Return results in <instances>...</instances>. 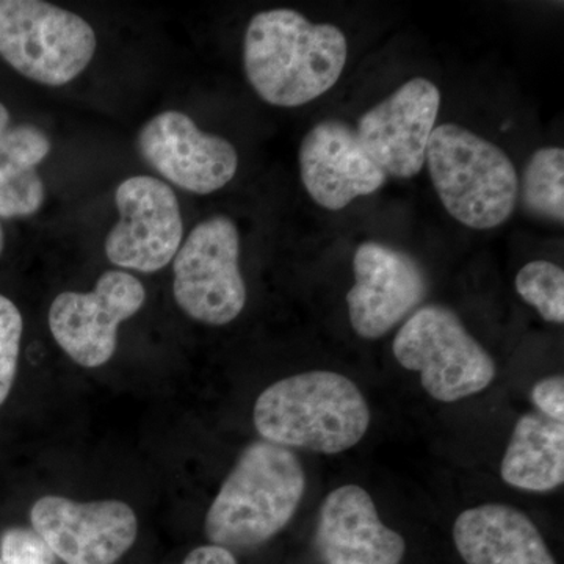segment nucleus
<instances>
[{
  "label": "nucleus",
  "instance_id": "18",
  "mask_svg": "<svg viewBox=\"0 0 564 564\" xmlns=\"http://www.w3.org/2000/svg\"><path fill=\"white\" fill-rule=\"evenodd\" d=\"M51 152L46 132L33 124L7 129L0 137V217H31L44 203L36 166Z\"/></svg>",
  "mask_w": 564,
  "mask_h": 564
},
{
  "label": "nucleus",
  "instance_id": "22",
  "mask_svg": "<svg viewBox=\"0 0 564 564\" xmlns=\"http://www.w3.org/2000/svg\"><path fill=\"white\" fill-rule=\"evenodd\" d=\"M2 564H57V556L33 529L10 527L0 536Z\"/></svg>",
  "mask_w": 564,
  "mask_h": 564
},
{
  "label": "nucleus",
  "instance_id": "3",
  "mask_svg": "<svg viewBox=\"0 0 564 564\" xmlns=\"http://www.w3.org/2000/svg\"><path fill=\"white\" fill-rule=\"evenodd\" d=\"M304 491L306 474L291 448L254 441L245 447L207 511V540L228 551L263 544L292 521Z\"/></svg>",
  "mask_w": 564,
  "mask_h": 564
},
{
  "label": "nucleus",
  "instance_id": "16",
  "mask_svg": "<svg viewBox=\"0 0 564 564\" xmlns=\"http://www.w3.org/2000/svg\"><path fill=\"white\" fill-rule=\"evenodd\" d=\"M454 541L467 564H556L536 525L510 505L463 511L454 525Z\"/></svg>",
  "mask_w": 564,
  "mask_h": 564
},
{
  "label": "nucleus",
  "instance_id": "27",
  "mask_svg": "<svg viewBox=\"0 0 564 564\" xmlns=\"http://www.w3.org/2000/svg\"><path fill=\"white\" fill-rule=\"evenodd\" d=\"M0 564H2V562H0Z\"/></svg>",
  "mask_w": 564,
  "mask_h": 564
},
{
  "label": "nucleus",
  "instance_id": "14",
  "mask_svg": "<svg viewBox=\"0 0 564 564\" xmlns=\"http://www.w3.org/2000/svg\"><path fill=\"white\" fill-rule=\"evenodd\" d=\"M299 161L304 188L326 210H343L359 196L380 191L388 180L356 129L339 120L315 124L304 135Z\"/></svg>",
  "mask_w": 564,
  "mask_h": 564
},
{
  "label": "nucleus",
  "instance_id": "6",
  "mask_svg": "<svg viewBox=\"0 0 564 564\" xmlns=\"http://www.w3.org/2000/svg\"><path fill=\"white\" fill-rule=\"evenodd\" d=\"M96 33L79 14L41 0H0V57L36 84L63 87L95 57Z\"/></svg>",
  "mask_w": 564,
  "mask_h": 564
},
{
  "label": "nucleus",
  "instance_id": "21",
  "mask_svg": "<svg viewBox=\"0 0 564 564\" xmlns=\"http://www.w3.org/2000/svg\"><path fill=\"white\" fill-rule=\"evenodd\" d=\"M22 328L24 323L17 304L0 295V406L6 403L17 378Z\"/></svg>",
  "mask_w": 564,
  "mask_h": 564
},
{
  "label": "nucleus",
  "instance_id": "1",
  "mask_svg": "<svg viewBox=\"0 0 564 564\" xmlns=\"http://www.w3.org/2000/svg\"><path fill=\"white\" fill-rule=\"evenodd\" d=\"M348 44L336 25L314 24L292 9L261 11L245 32L243 66L259 98L300 107L332 90L343 76Z\"/></svg>",
  "mask_w": 564,
  "mask_h": 564
},
{
  "label": "nucleus",
  "instance_id": "5",
  "mask_svg": "<svg viewBox=\"0 0 564 564\" xmlns=\"http://www.w3.org/2000/svg\"><path fill=\"white\" fill-rule=\"evenodd\" d=\"M403 369L421 375L423 391L455 403L485 391L497 375L496 362L470 336L451 307L430 304L415 311L392 345Z\"/></svg>",
  "mask_w": 564,
  "mask_h": 564
},
{
  "label": "nucleus",
  "instance_id": "20",
  "mask_svg": "<svg viewBox=\"0 0 564 564\" xmlns=\"http://www.w3.org/2000/svg\"><path fill=\"white\" fill-rule=\"evenodd\" d=\"M516 291L545 322L564 323V272L549 261H533L519 270Z\"/></svg>",
  "mask_w": 564,
  "mask_h": 564
},
{
  "label": "nucleus",
  "instance_id": "2",
  "mask_svg": "<svg viewBox=\"0 0 564 564\" xmlns=\"http://www.w3.org/2000/svg\"><path fill=\"white\" fill-rule=\"evenodd\" d=\"M263 441L285 448L336 455L366 436L370 410L358 386L344 375L313 370L269 386L254 404Z\"/></svg>",
  "mask_w": 564,
  "mask_h": 564
},
{
  "label": "nucleus",
  "instance_id": "15",
  "mask_svg": "<svg viewBox=\"0 0 564 564\" xmlns=\"http://www.w3.org/2000/svg\"><path fill=\"white\" fill-rule=\"evenodd\" d=\"M315 541L326 564H400L406 552L402 534L383 524L372 497L358 485L328 494Z\"/></svg>",
  "mask_w": 564,
  "mask_h": 564
},
{
  "label": "nucleus",
  "instance_id": "24",
  "mask_svg": "<svg viewBox=\"0 0 564 564\" xmlns=\"http://www.w3.org/2000/svg\"><path fill=\"white\" fill-rule=\"evenodd\" d=\"M182 564H237V560L228 549L210 544L193 549Z\"/></svg>",
  "mask_w": 564,
  "mask_h": 564
},
{
  "label": "nucleus",
  "instance_id": "26",
  "mask_svg": "<svg viewBox=\"0 0 564 564\" xmlns=\"http://www.w3.org/2000/svg\"><path fill=\"white\" fill-rule=\"evenodd\" d=\"M3 247H6V236H3V229L0 226V254H2Z\"/></svg>",
  "mask_w": 564,
  "mask_h": 564
},
{
  "label": "nucleus",
  "instance_id": "17",
  "mask_svg": "<svg viewBox=\"0 0 564 564\" xmlns=\"http://www.w3.org/2000/svg\"><path fill=\"white\" fill-rule=\"evenodd\" d=\"M505 484L532 492H547L564 481V422L527 413L516 422L502 459Z\"/></svg>",
  "mask_w": 564,
  "mask_h": 564
},
{
  "label": "nucleus",
  "instance_id": "11",
  "mask_svg": "<svg viewBox=\"0 0 564 564\" xmlns=\"http://www.w3.org/2000/svg\"><path fill=\"white\" fill-rule=\"evenodd\" d=\"M141 159L182 191L210 195L236 176L239 154L231 141L203 132L187 115L166 110L137 137Z\"/></svg>",
  "mask_w": 564,
  "mask_h": 564
},
{
  "label": "nucleus",
  "instance_id": "9",
  "mask_svg": "<svg viewBox=\"0 0 564 564\" xmlns=\"http://www.w3.org/2000/svg\"><path fill=\"white\" fill-rule=\"evenodd\" d=\"M120 220L104 250L113 265L154 273L173 261L182 245L184 223L176 193L151 176L122 181L115 193Z\"/></svg>",
  "mask_w": 564,
  "mask_h": 564
},
{
  "label": "nucleus",
  "instance_id": "7",
  "mask_svg": "<svg viewBox=\"0 0 564 564\" xmlns=\"http://www.w3.org/2000/svg\"><path fill=\"white\" fill-rule=\"evenodd\" d=\"M240 236L229 217H212L193 228L173 259L174 302L204 325L236 321L247 304L239 267Z\"/></svg>",
  "mask_w": 564,
  "mask_h": 564
},
{
  "label": "nucleus",
  "instance_id": "12",
  "mask_svg": "<svg viewBox=\"0 0 564 564\" xmlns=\"http://www.w3.org/2000/svg\"><path fill=\"white\" fill-rule=\"evenodd\" d=\"M355 285L347 293L352 332L367 340L380 339L429 292V280L413 256L377 242H366L352 259Z\"/></svg>",
  "mask_w": 564,
  "mask_h": 564
},
{
  "label": "nucleus",
  "instance_id": "13",
  "mask_svg": "<svg viewBox=\"0 0 564 564\" xmlns=\"http://www.w3.org/2000/svg\"><path fill=\"white\" fill-rule=\"evenodd\" d=\"M440 109V88L432 80L415 77L366 111L356 133L386 176L410 180L425 166Z\"/></svg>",
  "mask_w": 564,
  "mask_h": 564
},
{
  "label": "nucleus",
  "instance_id": "8",
  "mask_svg": "<svg viewBox=\"0 0 564 564\" xmlns=\"http://www.w3.org/2000/svg\"><path fill=\"white\" fill-rule=\"evenodd\" d=\"M147 300L139 278L120 270L102 273L95 291L63 292L51 304L50 328L55 343L74 362L96 369L117 351L118 328Z\"/></svg>",
  "mask_w": 564,
  "mask_h": 564
},
{
  "label": "nucleus",
  "instance_id": "23",
  "mask_svg": "<svg viewBox=\"0 0 564 564\" xmlns=\"http://www.w3.org/2000/svg\"><path fill=\"white\" fill-rule=\"evenodd\" d=\"M532 402L544 417L564 422L563 375H554V377L538 381L532 389Z\"/></svg>",
  "mask_w": 564,
  "mask_h": 564
},
{
  "label": "nucleus",
  "instance_id": "4",
  "mask_svg": "<svg viewBox=\"0 0 564 564\" xmlns=\"http://www.w3.org/2000/svg\"><path fill=\"white\" fill-rule=\"evenodd\" d=\"M425 165L445 210L467 228L494 229L513 214L518 172L507 152L484 137L454 122L437 126Z\"/></svg>",
  "mask_w": 564,
  "mask_h": 564
},
{
  "label": "nucleus",
  "instance_id": "10",
  "mask_svg": "<svg viewBox=\"0 0 564 564\" xmlns=\"http://www.w3.org/2000/svg\"><path fill=\"white\" fill-rule=\"evenodd\" d=\"M31 521L33 530L66 564H115L139 536L135 513L120 500L79 503L44 496L33 503Z\"/></svg>",
  "mask_w": 564,
  "mask_h": 564
},
{
  "label": "nucleus",
  "instance_id": "19",
  "mask_svg": "<svg viewBox=\"0 0 564 564\" xmlns=\"http://www.w3.org/2000/svg\"><path fill=\"white\" fill-rule=\"evenodd\" d=\"M519 195L530 214L563 225L564 151L549 147L534 151L519 182Z\"/></svg>",
  "mask_w": 564,
  "mask_h": 564
},
{
  "label": "nucleus",
  "instance_id": "25",
  "mask_svg": "<svg viewBox=\"0 0 564 564\" xmlns=\"http://www.w3.org/2000/svg\"><path fill=\"white\" fill-rule=\"evenodd\" d=\"M10 126V113L9 110H7V107L3 106L2 102H0V137L3 135V132L9 129Z\"/></svg>",
  "mask_w": 564,
  "mask_h": 564
}]
</instances>
